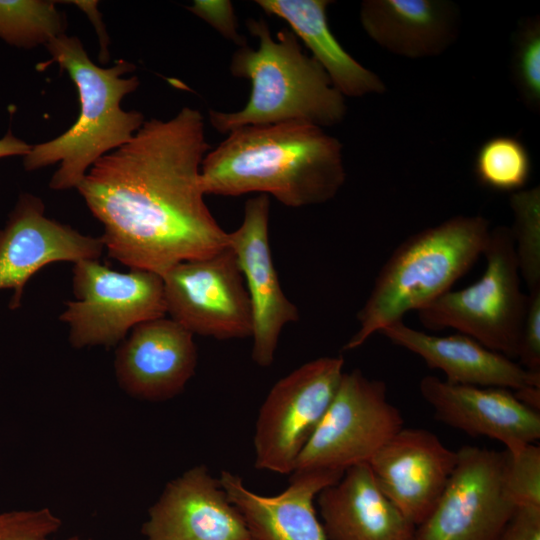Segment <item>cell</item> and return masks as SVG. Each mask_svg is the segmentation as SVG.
<instances>
[{
    "instance_id": "cell-1",
    "label": "cell",
    "mask_w": 540,
    "mask_h": 540,
    "mask_svg": "<svg viewBox=\"0 0 540 540\" xmlns=\"http://www.w3.org/2000/svg\"><path fill=\"white\" fill-rule=\"evenodd\" d=\"M208 151L201 112L184 107L169 120L144 122L90 167L77 189L103 225L111 258L162 276L229 247V233L204 200L201 165Z\"/></svg>"
},
{
    "instance_id": "cell-2",
    "label": "cell",
    "mask_w": 540,
    "mask_h": 540,
    "mask_svg": "<svg viewBox=\"0 0 540 540\" xmlns=\"http://www.w3.org/2000/svg\"><path fill=\"white\" fill-rule=\"evenodd\" d=\"M345 178L338 139L319 126L294 121L233 130L201 165L205 194L260 192L295 208L331 200Z\"/></svg>"
},
{
    "instance_id": "cell-3",
    "label": "cell",
    "mask_w": 540,
    "mask_h": 540,
    "mask_svg": "<svg viewBox=\"0 0 540 540\" xmlns=\"http://www.w3.org/2000/svg\"><path fill=\"white\" fill-rule=\"evenodd\" d=\"M257 49L245 45L232 56L230 72L251 82L246 105L235 112L210 110L209 120L220 133L245 126L305 122L319 127L338 124L346 115L344 96L318 62L302 52L289 28L274 38L263 19H249Z\"/></svg>"
},
{
    "instance_id": "cell-4",
    "label": "cell",
    "mask_w": 540,
    "mask_h": 540,
    "mask_svg": "<svg viewBox=\"0 0 540 540\" xmlns=\"http://www.w3.org/2000/svg\"><path fill=\"white\" fill-rule=\"evenodd\" d=\"M52 60L67 71L80 101L76 122L60 136L31 146L24 156L28 171L60 163L50 188H77L90 167L102 156L127 143L144 123L142 113L125 111L121 100L139 86L125 60L102 68L93 63L77 37L61 34L46 45Z\"/></svg>"
},
{
    "instance_id": "cell-5",
    "label": "cell",
    "mask_w": 540,
    "mask_h": 540,
    "mask_svg": "<svg viewBox=\"0 0 540 540\" xmlns=\"http://www.w3.org/2000/svg\"><path fill=\"white\" fill-rule=\"evenodd\" d=\"M491 229L482 216L459 215L405 239L377 274L357 314L359 328L344 350L360 347L408 312L424 308L451 290L483 255Z\"/></svg>"
},
{
    "instance_id": "cell-6",
    "label": "cell",
    "mask_w": 540,
    "mask_h": 540,
    "mask_svg": "<svg viewBox=\"0 0 540 540\" xmlns=\"http://www.w3.org/2000/svg\"><path fill=\"white\" fill-rule=\"evenodd\" d=\"M485 268L474 283L449 290L417 311L421 324L433 331L454 329L486 348L517 358L528 294L521 288L511 229H491L483 252Z\"/></svg>"
},
{
    "instance_id": "cell-7",
    "label": "cell",
    "mask_w": 540,
    "mask_h": 540,
    "mask_svg": "<svg viewBox=\"0 0 540 540\" xmlns=\"http://www.w3.org/2000/svg\"><path fill=\"white\" fill-rule=\"evenodd\" d=\"M403 424L401 412L388 400L385 382L369 379L359 369L344 372L293 472L344 474L369 463Z\"/></svg>"
},
{
    "instance_id": "cell-8",
    "label": "cell",
    "mask_w": 540,
    "mask_h": 540,
    "mask_svg": "<svg viewBox=\"0 0 540 540\" xmlns=\"http://www.w3.org/2000/svg\"><path fill=\"white\" fill-rule=\"evenodd\" d=\"M72 285L75 300L65 303L59 319L69 325L75 348L115 345L135 326L167 315L162 276L151 271L123 273L81 260Z\"/></svg>"
},
{
    "instance_id": "cell-9",
    "label": "cell",
    "mask_w": 540,
    "mask_h": 540,
    "mask_svg": "<svg viewBox=\"0 0 540 540\" xmlns=\"http://www.w3.org/2000/svg\"><path fill=\"white\" fill-rule=\"evenodd\" d=\"M341 356L311 360L277 381L262 403L253 437L257 469L291 474L344 373Z\"/></svg>"
},
{
    "instance_id": "cell-10",
    "label": "cell",
    "mask_w": 540,
    "mask_h": 540,
    "mask_svg": "<svg viewBox=\"0 0 540 540\" xmlns=\"http://www.w3.org/2000/svg\"><path fill=\"white\" fill-rule=\"evenodd\" d=\"M507 451L457 450L455 467L414 540H496L517 509L506 484Z\"/></svg>"
},
{
    "instance_id": "cell-11",
    "label": "cell",
    "mask_w": 540,
    "mask_h": 540,
    "mask_svg": "<svg viewBox=\"0 0 540 540\" xmlns=\"http://www.w3.org/2000/svg\"><path fill=\"white\" fill-rule=\"evenodd\" d=\"M162 279L167 315L193 335L219 340L251 337L250 299L230 246L178 263Z\"/></svg>"
},
{
    "instance_id": "cell-12",
    "label": "cell",
    "mask_w": 540,
    "mask_h": 540,
    "mask_svg": "<svg viewBox=\"0 0 540 540\" xmlns=\"http://www.w3.org/2000/svg\"><path fill=\"white\" fill-rule=\"evenodd\" d=\"M270 201L261 194L249 198L241 225L229 233V246L241 269L252 311L251 357L271 366L285 325L299 319L298 308L284 294L269 245Z\"/></svg>"
},
{
    "instance_id": "cell-13",
    "label": "cell",
    "mask_w": 540,
    "mask_h": 540,
    "mask_svg": "<svg viewBox=\"0 0 540 540\" xmlns=\"http://www.w3.org/2000/svg\"><path fill=\"white\" fill-rule=\"evenodd\" d=\"M44 211L40 198L23 194L0 229V289L13 290V310L20 306L28 280L44 266L98 260L105 249L101 237L83 235Z\"/></svg>"
},
{
    "instance_id": "cell-14",
    "label": "cell",
    "mask_w": 540,
    "mask_h": 540,
    "mask_svg": "<svg viewBox=\"0 0 540 540\" xmlns=\"http://www.w3.org/2000/svg\"><path fill=\"white\" fill-rule=\"evenodd\" d=\"M456 461L457 451L432 432L403 427L368 464L383 494L417 527L436 506Z\"/></svg>"
},
{
    "instance_id": "cell-15",
    "label": "cell",
    "mask_w": 540,
    "mask_h": 540,
    "mask_svg": "<svg viewBox=\"0 0 540 540\" xmlns=\"http://www.w3.org/2000/svg\"><path fill=\"white\" fill-rule=\"evenodd\" d=\"M146 540H252L219 480L204 465L170 481L142 525Z\"/></svg>"
},
{
    "instance_id": "cell-16",
    "label": "cell",
    "mask_w": 540,
    "mask_h": 540,
    "mask_svg": "<svg viewBox=\"0 0 540 540\" xmlns=\"http://www.w3.org/2000/svg\"><path fill=\"white\" fill-rule=\"evenodd\" d=\"M419 390L435 418L473 436H486L514 451L540 438V414L498 387L452 384L435 376L421 379Z\"/></svg>"
},
{
    "instance_id": "cell-17",
    "label": "cell",
    "mask_w": 540,
    "mask_h": 540,
    "mask_svg": "<svg viewBox=\"0 0 540 540\" xmlns=\"http://www.w3.org/2000/svg\"><path fill=\"white\" fill-rule=\"evenodd\" d=\"M193 336L166 316L135 326L115 355V374L122 389L149 401L179 394L197 366Z\"/></svg>"
},
{
    "instance_id": "cell-18",
    "label": "cell",
    "mask_w": 540,
    "mask_h": 540,
    "mask_svg": "<svg viewBox=\"0 0 540 540\" xmlns=\"http://www.w3.org/2000/svg\"><path fill=\"white\" fill-rule=\"evenodd\" d=\"M342 475L326 471L293 472L289 486L273 496L251 491L241 477L230 471H221L218 480L254 540H328L314 500Z\"/></svg>"
},
{
    "instance_id": "cell-19",
    "label": "cell",
    "mask_w": 540,
    "mask_h": 540,
    "mask_svg": "<svg viewBox=\"0 0 540 540\" xmlns=\"http://www.w3.org/2000/svg\"><path fill=\"white\" fill-rule=\"evenodd\" d=\"M379 334L416 354L430 368L442 371L449 383L498 387L514 392L540 388V373L525 369L513 359L466 335L428 334L406 325L403 320L388 325Z\"/></svg>"
},
{
    "instance_id": "cell-20",
    "label": "cell",
    "mask_w": 540,
    "mask_h": 540,
    "mask_svg": "<svg viewBox=\"0 0 540 540\" xmlns=\"http://www.w3.org/2000/svg\"><path fill=\"white\" fill-rule=\"evenodd\" d=\"M317 496L328 540H414L416 527L383 494L368 463L347 469Z\"/></svg>"
},
{
    "instance_id": "cell-21",
    "label": "cell",
    "mask_w": 540,
    "mask_h": 540,
    "mask_svg": "<svg viewBox=\"0 0 540 540\" xmlns=\"http://www.w3.org/2000/svg\"><path fill=\"white\" fill-rule=\"evenodd\" d=\"M360 22L387 51L408 58L436 56L457 38L459 10L447 0H366Z\"/></svg>"
},
{
    "instance_id": "cell-22",
    "label": "cell",
    "mask_w": 540,
    "mask_h": 540,
    "mask_svg": "<svg viewBox=\"0 0 540 540\" xmlns=\"http://www.w3.org/2000/svg\"><path fill=\"white\" fill-rule=\"evenodd\" d=\"M255 3L265 13L289 24L343 96L362 97L385 91L382 80L355 60L332 33L327 19L331 1L257 0Z\"/></svg>"
},
{
    "instance_id": "cell-23",
    "label": "cell",
    "mask_w": 540,
    "mask_h": 540,
    "mask_svg": "<svg viewBox=\"0 0 540 540\" xmlns=\"http://www.w3.org/2000/svg\"><path fill=\"white\" fill-rule=\"evenodd\" d=\"M531 157L523 142L513 136L498 135L479 147L474 173L479 183L501 192H517L531 175Z\"/></svg>"
},
{
    "instance_id": "cell-24",
    "label": "cell",
    "mask_w": 540,
    "mask_h": 540,
    "mask_svg": "<svg viewBox=\"0 0 540 540\" xmlns=\"http://www.w3.org/2000/svg\"><path fill=\"white\" fill-rule=\"evenodd\" d=\"M64 29L65 20L55 2L0 0V37L12 45H47Z\"/></svg>"
},
{
    "instance_id": "cell-25",
    "label": "cell",
    "mask_w": 540,
    "mask_h": 540,
    "mask_svg": "<svg viewBox=\"0 0 540 540\" xmlns=\"http://www.w3.org/2000/svg\"><path fill=\"white\" fill-rule=\"evenodd\" d=\"M514 224L510 228L521 280L529 292L540 289V188L514 192L510 197Z\"/></svg>"
},
{
    "instance_id": "cell-26",
    "label": "cell",
    "mask_w": 540,
    "mask_h": 540,
    "mask_svg": "<svg viewBox=\"0 0 540 540\" xmlns=\"http://www.w3.org/2000/svg\"><path fill=\"white\" fill-rule=\"evenodd\" d=\"M511 75L519 97L527 109H540V19H523L513 37Z\"/></svg>"
},
{
    "instance_id": "cell-27",
    "label": "cell",
    "mask_w": 540,
    "mask_h": 540,
    "mask_svg": "<svg viewBox=\"0 0 540 540\" xmlns=\"http://www.w3.org/2000/svg\"><path fill=\"white\" fill-rule=\"evenodd\" d=\"M506 451V484L517 508L540 507V448L530 443Z\"/></svg>"
},
{
    "instance_id": "cell-28",
    "label": "cell",
    "mask_w": 540,
    "mask_h": 540,
    "mask_svg": "<svg viewBox=\"0 0 540 540\" xmlns=\"http://www.w3.org/2000/svg\"><path fill=\"white\" fill-rule=\"evenodd\" d=\"M61 519L48 508L0 513V540H54ZM65 540H92L73 536Z\"/></svg>"
},
{
    "instance_id": "cell-29",
    "label": "cell",
    "mask_w": 540,
    "mask_h": 540,
    "mask_svg": "<svg viewBox=\"0 0 540 540\" xmlns=\"http://www.w3.org/2000/svg\"><path fill=\"white\" fill-rule=\"evenodd\" d=\"M517 358L525 369L540 373V289L528 293Z\"/></svg>"
},
{
    "instance_id": "cell-30",
    "label": "cell",
    "mask_w": 540,
    "mask_h": 540,
    "mask_svg": "<svg viewBox=\"0 0 540 540\" xmlns=\"http://www.w3.org/2000/svg\"><path fill=\"white\" fill-rule=\"evenodd\" d=\"M188 10L207 22L224 38L241 47L246 45V39L238 33L234 8L230 1L196 0Z\"/></svg>"
},
{
    "instance_id": "cell-31",
    "label": "cell",
    "mask_w": 540,
    "mask_h": 540,
    "mask_svg": "<svg viewBox=\"0 0 540 540\" xmlns=\"http://www.w3.org/2000/svg\"><path fill=\"white\" fill-rule=\"evenodd\" d=\"M496 540H540V507H518Z\"/></svg>"
},
{
    "instance_id": "cell-32",
    "label": "cell",
    "mask_w": 540,
    "mask_h": 540,
    "mask_svg": "<svg viewBox=\"0 0 540 540\" xmlns=\"http://www.w3.org/2000/svg\"><path fill=\"white\" fill-rule=\"evenodd\" d=\"M30 149V145L13 136L11 132L0 139V158L16 155L25 156Z\"/></svg>"
},
{
    "instance_id": "cell-33",
    "label": "cell",
    "mask_w": 540,
    "mask_h": 540,
    "mask_svg": "<svg viewBox=\"0 0 540 540\" xmlns=\"http://www.w3.org/2000/svg\"><path fill=\"white\" fill-rule=\"evenodd\" d=\"M252 540H254V539H252Z\"/></svg>"
}]
</instances>
